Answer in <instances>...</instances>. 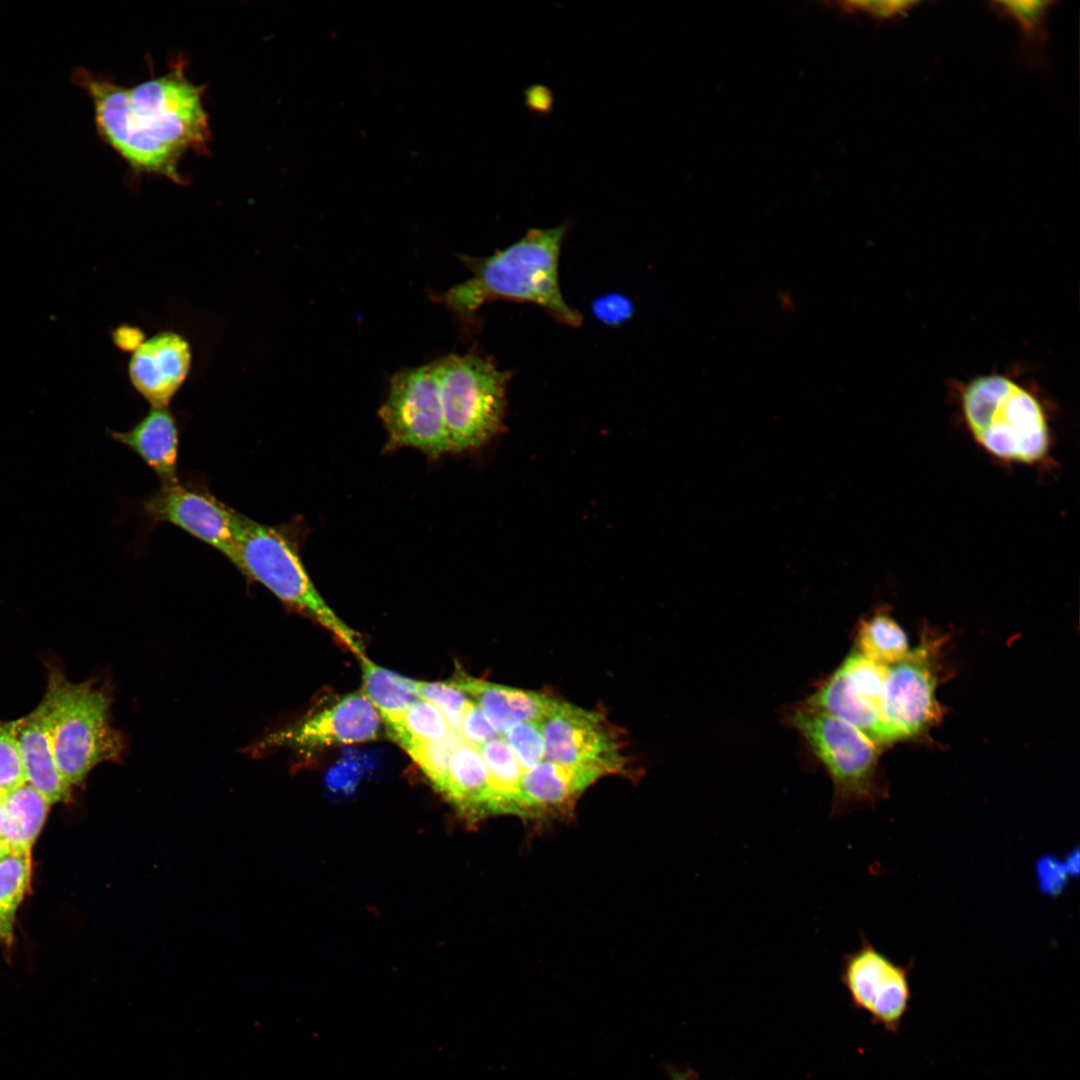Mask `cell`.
Instances as JSON below:
<instances>
[{"label": "cell", "instance_id": "obj_1", "mask_svg": "<svg viewBox=\"0 0 1080 1080\" xmlns=\"http://www.w3.org/2000/svg\"><path fill=\"white\" fill-rule=\"evenodd\" d=\"M72 79L92 100L99 135L133 170L183 184L178 171L183 155L207 151L203 88L187 78L183 63L134 87L83 68L74 70Z\"/></svg>", "mask_w": 1080, "mask_h": 1080}, {"label": "cell", "instance_id": "obj_2", "mask_svg": "<svg viewBox=\"0 0 1080 1080\" xmlns=\"http://www.w3.org/2000/svg\"><path fill=\"white\" fill-rule=\"evenodd\" d=\"M566 228L531 229L491 256H462L473 276L444 293L443 302L463 316L495 299L528 302L562 323L579 326L582 317L566 303L559 285V255Z\"/></svg>", "mask_w": 1080, "mask_h": 1080}, {"label": "cell", "instance_id": "obj_3", "mask_svg": "<svg viewBox=\"0 0 1080 1080\" xmlns=\"http://www.w3.org/2000/svg\"><path fill=\"white\" fill-rule=\"evenodd\" d=\"M42 700L56 764L69 787L83 784L100 763L121 760L125 740L111 724V697L104 688L71 682L52 666Z\"/></svg>", "mask_w": 1080, "mask_h": 1080}, {"label": "cell", "instance_id": "obj_4", "mask_svg": "<svg viewBox=\"0 0 1080 1080\" xmlns=\"http://www.w3.org/2000/svg\"><path fill=\"white\" fill-rule=\"evenodd\" d=\"M235 567L247 580L263 585L288 608L329 630L358 658L365 656L358 633L335 614L313 584L301 557L294 526L268 525L242 514Z\"/></svg>", "mask_w": 1080, "mask_h": 1080}, {"label": "cell", "instance_id": "obj_5", "mask_svg": "<svg viewBox=\"0 0 1080 1080\" xmlns=\"http://www.w3.org/2000/svg\"><path fill=\"white\" fill-rule=\"evenodd\" d=\"M960 399L971 435L991 455L1032 464L1047 454L1046 414L1022 384L1001 374L983 375L964 386Z\"/></svg>", "mask_w": 1080, "mask_h": 1080}, {"label": "cell", "instance_id": "obj_6", "mask_svg": "<svg viewBox=\"0 0 1080 1080\" xmlns=\"http://www.w3.org/2000/svg\"><path fill=\"white\" fill-rule=\"evenodd\" d=\"M790 720L831 778L832 817L874 808L888 797L879 769L881 746L849 723L808 704L794 709Z\"/></svg>", "mask_w": 1080, "mask_h": 1080}, {"label": "cell", "instance_id": "obj_7", "mask_svg": "<svg viewBox=\"0 0 1080 1080\" xmlns=\"http://www.w3.org/2000/svg\"><path fill=\"white\" fill-rule=\"evenodd\" d=\"M449 452L478 448L502 425L510 371L478 354L435 362Z\"/></svg>", "mask_w": 1080, "mask_h": 1080}, {"label": "cell", "instance_id": "obj_8", "mask_svg": "<svg viewBox=\"0 0 1080 1080\" xmlns=\"http://www.w3.org/2000/svg\"><path fill=\"white\" fill-rule=\"evenodd\" d=\"M946 643L944 634L923 630L918 645L887 666L883 714L894 741L919 736L942 720L936 689L943 680Z\"/></svg>", "mask_w": 1080, "mask_h": 1080}, {"label": "cell", "instance_id": "obj_9", "mask_svg": "<svg viewBox=\"0 0 1080 1080\" xmlns=\"http://www.w3.org/2000/svg\"><path fill=\"white\" fill-rule=\"evenodd\" d=\"M379 417L385 450L414 448L432 459L449 452L435 362L394 374Z\"/></svg>", "mask_w": 1080, "mask_h": 1080}, {"label": "cell", "instance_id": "obj_10", "mask_svg": "<svg viewBox=\"0 0 1080 1080\" xmlns=\"http://www.w3.org/2000/svg\"><path fill=\"white\" fill-rule=\"evenodd\" d=\"M546 760L599 774H625L627 760L608 720L554 698L539 722Z\"/></svg>", "mask_w": 1080, "mask_h": 1080}, {"label": "cell", "instance_id": "obj_11", "mask_svg": "<svg viewBox=\"0 0 1080 1080\" xmlns=\"http://www.w3.org/2000/svg\"><path fill=\"white\" fill-rule=\"evenodd\" d=\"M913 966L914 960L894 962L862 935L860 946L843 955L840 979L856 1009L866 1012L873 1024L898 1033L910 1009Z\"/></svg>", "mask_w": 1080, "mask_h": 1080}, {"label": "cell", "instance_id": "obj_12", "mask_svg": "<svg viewBox=\"0 0 1080 1080\" xmlns=\"http://www.w3.org/2000/svg\"><path fill=\"white\" fill-rule=\"evenodd\" d=\"M887 666L850 654L808 700L861 731L879 746L894 743L883 714Z\"/></svg>", "mask_w": 1080, "mask_h": 1080}, {"label": "cell", "instance_id": "obj_13", "mask_svg": "<svg viewBox=\"0 0 1080 1080\" xmlns=\"http://www.w3.org/2000/svg\"><path fill=\"white\" fill-rule=\"evenodd\" d=\"M146 518L185 531L225 556L234 566L241 513L208 489L181 483L162 485L142 503Z\"/></svg>", "mask_w": 1080, "mask_h": 1080}, {"label": "cell", "instance_id": "obj_14", "mask_svg": "<svg viewBox=\"0 0 1080 1080\" xmlns=\"http://www.w3.org/2000/svg\"><path fill=\"white\" fill-rule=\"evenodd\" d=\"M381 717L363 692L349 694L330 707L298 723L275 731L253 745L258 754L275 747L308 750L332 744L374 740Z\"/></svg>", "mask_w": 1080, "mask_h": 1080}, {"label": "cell", "instance_id": "obj_15", "mask_svg": "<svg viewBox=\"0 0 1080 1080\" xmlns=\"http://www.w3.org/2000/svg\"><path fill=\"white\" fill-rule=\"evenodd\" d=\"M190 365L188 342L177 333L164 331L135 349L129 362V377L151 407H168L186 379Z\"/></svg>", "mask_w": 1080, "mask_h": 1080}, {"label": "cell", "instance_id": "obj_16", "mask_svg": "<svg viewBox=\"0 0 1080 1080\" xmlns=\"http://www.w3.org/2000/svg\"><path fill=\"white\" fill-rule=\"evenodd\" d=\"M600 777L544 759L522 775L519 817L544 820L568 816L579 796Z\"/></svg>", "mask_w": 1080, "mask_h": 1080}, {"label": "cell", "instance_id": "obj_17", "mask_svg": "<svg viewBox=\"0 0 1080 1080\" xmlns=\"http://www.w3.org/2000/svg\"><path fill=\"white\" fill-rule=\"evenodd\" d=\"M15 736L25 782L51 804L70 800L72 788L56 764L43 700L29 714L15 720Z\"/></svg>", "mask_w": 1080, "mask_h": 1080}, {"label": "cell", "instance_id": "obj_18", "mask_svg": "<svg viewBox=\"0 0 1080 1080\" xmlns=\"http://www.w3.org/2000/svg\"><path fill=\"white\" fill-rule=\"evenodd\" d=\"M450 681L479 706L499 734L523 722H540L555 698L495 684L461 671Z\"/></svg>", "mask_w": 1080, "mask_h": 1080}, {"label": "cell", "instance_id": "obj_19", "mask_svg": "<svg viewBox=\"0 0 1080 1080\" xmlns=\"http://www.w3.org/2000/svg\"><path fill=\"white\" fill-rule=\"evenodd\" d=\"M110 435L137 454L162 485L179 481V429L168 407H151L132 428Z\"/></svg>", "mask_w": 1080, "mask_h": 1080}, {"label": "cell", "instance_id": "obj_20", "mask_svg": "<svg viewBox=\"0 0 1080 1080\" xmlns=\"http://www.w3.org/2000/svg\"><path fill=\"white\" fill-rule=\"evenodd\" d=\"M444 796L470 820L491 815L490 786L484 759L478 747L462 739L452 755Z\"/></svg>", "mask_w": 1080, "mask_h": 1080}, {"label": "cell", "instance_id": "obj_21", "mask_svg": "<svg viewBox=\"0 0 1080 1080\" xmlns=\"http://www.w3.org/2000/svg\"><path fill=\"white\" fill-rule=\"evenodd\" d=\"M2 804L0 841L9 850L31 853L51 803L25 782L4 794Z\"/></svg>", "mask_w": 1080, "mask_h": 1080}, {"label": "cell", "instance_id": "obj_22", "mask_svg": "<svg viewBox=\"0 0 1080 1080\" xmlns=\"http://www.w3.org/2000/svg\"><path fill=\"white\" fill-rule=\"evenodd\" d=\"M359 659L362 692L384 720L388 730L398 724L410 705L419 699L417 681L375 664L366 655Z\"/></svg>", "mask_w": 1080, "mask_h": 1080}, {"label": "cell", "instance_id": "obj_23", "mask_svg": "<svg viewBox=\"0 0 1080 1080\" xmlns=\"http://www.w3.org/2000/svg\"><path fill=\"white\" fill-rule=\"evenodd\" d=\"M488 771L491 815L519 816L522 768L502 734L480 748Z\"/></svg>", "mask_w": 1080, "mask_h": 1080}, {"label": "cell", "instance_id": "obj_24", "mask_svg": "<svg viewBox=\"0 0 1080 1080\" xmlns=\"http://www.w3.org/2000/svg\"><path fill=\"white\" fill-rule=\"evenodd\" d=\"M856 646L858 653L884 666L898 662L909 652L905 631L884 610L874 612L859 623Z\"/></svg>", "mask_w": 1080, "mask_h": 1080}, {"label": "cell", "instance_id": "obj_25", "mask_svg": "<svg viewBox=\"0 0 1080 1080\" xmlns=\"http://www.w3.org/2000/svg\"><path fill=\"white\" fill-rule=\"evenodd\" d=\"M1057 2L1045 1H992L990 8L1000 17L1012 19L1022 33V50L1026 59L1037 67L1044 64V50L1048 40V14Z\"/></svg>", "mask_w": 1080, "mask_h": 1080}, {"label": "cell", "instance_id": "obj_26", "mask_svg": "<svg viewBox=\"0 0 1080 1080\" xmlns=\"http://www.w3.org/2000/svg\"><path fill=\"white\" fill-rule=\"evenodd\" d=\"M31 853L9 850L0 858V943L13 942L16 912L30 887Z\"/></svg>", "mask_w": 1080, "mask_h": 1080}, {"label": "cell", "instance_id": "obj_27", "mask_svg": "<svg viewBox=\"0 0 1080 1080\" xmlns=\"http://www.w3.org/2000/svg\"><path fill=\"white\" fill-rule=\"evenodd\" d=\"M452 729L443 714L431 703L418 699L406 710L389 735L406 751L415 744L439 740Z\"/></svg>", "mask_w": 1080, "mask_h": 1080}, {"label": "cell", "instance_id": "obj_28", "mask_svg": "<svg viewBox=\"0 0 1080 1080\" xmlns=\"http://www.w3.org/2000/svg\"><path fill=\"white\" fill-rule=\"evenodd\" d=\"M461 738L454 731L446 737L413 745L406 752L418 764L433 787L445 794L452 755Z\"/></svg>", "mask_w": 1080, "mask_h": 1080}, {"label": "cell", "instance_id": "obj_29", "mask_svg": "<svg viewBox=\"0 0 1080 1080\" xmlns=\"http://www.w3.org/2000/svg\"><path fill=\"white\" fill-rule=\"evenodd\" d=\"M417 691L419 698L434 705L443 714L452 731L459 735L461 718L469 697L451 681H417Z\"/></svg>", "mask_w": 1080, "mask_h": 1080}, {"label": "cell", "instance_id": "obj_30", "mask_svg": "<svg viewBox=\"0 0 1080 1080\" xmlns=\"http://www.w3.org/2000/svg\"><path fill=\"white\" fill-rule=\"evenodd\" d=\"M501 734L518 759L523 774L545 759L539 722H523Z\"/></svg>", "mask_w": 1080, "mask_h": 1080}, {"label": "cell", "instance_id": "obj_31", "mask_svg": "<svg viewBox=\"0 0 1080 1080\" xmlns=\"http://www.w3.org/2000/svg\"><path fill=\"white\" fill-rule=\"evenodd\" d=\"M25 783L15 736V720L0 721V795Z\"/></svg>", "mask_w": 1080, "mask_h": 1080}, {"label": "cell", "instance_id": "obj_32", "mask_svg": "<svg viewBox=\"0 0 1080 1080\" xmlns=\"http://www.w3.org/2000/svg\"><path fill=\"white\" fill-rule=\"evenodd\" d=\"M919 1L884 0V1H844L839 3L848 13H864L878 21L897 20L905 17Z\"/></svg>", "mask_w": 1080, "mask_h": 1080}, {"label": "cell", "instance_id": "obj_33", "mask_svg": "<svg viewBox=\"0 0 1080 1080\" xmlns=\"http://www.w3.org/2000/svg\"><path fill=\"white\" fill-rule=\"evenodd\" d=\"M1038 888L1049 897L1060 896L1069 882V874L1061 859L1054 855H1041L1035 863Z\"/></svg>", "mask_w": 1080, "mask_h": 1080}, {"label": "cell", "instance_id": "obj_34", "mask_svg": "<svg viewBox=\"0 0 1080 1080\" xmlns=\"http://www.w3.org/2000/svg\"><path fill=\"white\" fill-rule=\"evenodd\" d=\"M498 735L499 733L493 728L479 706L469 698L461 718L460 738L464 742L480 748L484 743Z\"/></svg>", "mask_w": 1080, "mask_h": 1080}, {"label": "cell", "instance_id": "obj_35", "mask_svg": "<svg viewBox=\"0 0 1080 1080\" xmlns=\"http://www.w3.org/2000/svg\"><path fill=\"white\" fill-rule=\"evenodd\" d=\"M593 312L600 321L618 325L632 316L633 304L623 295L608 294L594 301Z\"/></svg>", "mask_w": 1080, "mask_h": 1080}, {"label": "cell", "instance_id": "obj_36", "mask_svg": "<svg viewBox=\"0 0 1080 1080\" xmlns=\"http://www.w3.org/2000/svg\"><path fill=\"white\" fill-rule=\"evenodd\" d=\"M1079 849H1071L1062 860L1064 866L1070 877H1076L1079 874Z\"/></svg>", "mask_w": 1080, "mask_h": 1080}, {"label": "cell", "instance_id": "obj_37", "mask_svg": "<svg viewBox=\"0 0 1080 1080\" xmlns=\"http://www.w3.org/2000/svg\"><path fill=\"white\" fill-rule=\"evenodd\" d=\"M671 1080H697L696 1074L691 1071L674 1070L670 1071Z\"/></svg>", "mask_w": 1080, "mask_h": 1080}, {"label": "cell", "instance_id": "obj_38", "mask_svg": "<svg viewBox=\"0 0 1080 1080\" xmlns=\"http://www.w3.org/2000/svg\"><path fill=\"white\" fill-rule=\"evenodd\" d=\"M2 796H3V795H0V838H1V828H2V822H3V804H2ZM0 842H1V841H0Z\"/></svg>", "mask_w": 1080, "mask_h": 1080}, {"label": "cell", "instance_id": "obj_39", "mask_svg": "<svg viewBox=\"0 0 1080 1080\" xmlns=\"http://www.w3.org/2000/svg\"><path fill=\"white\" fill-rule=\"evenodd\" d=\"M8 851L9 849L2 842H0V858H2Z\"/></svg>", "mask_w": 1080, "mask_h": 1080}]
</instances>
